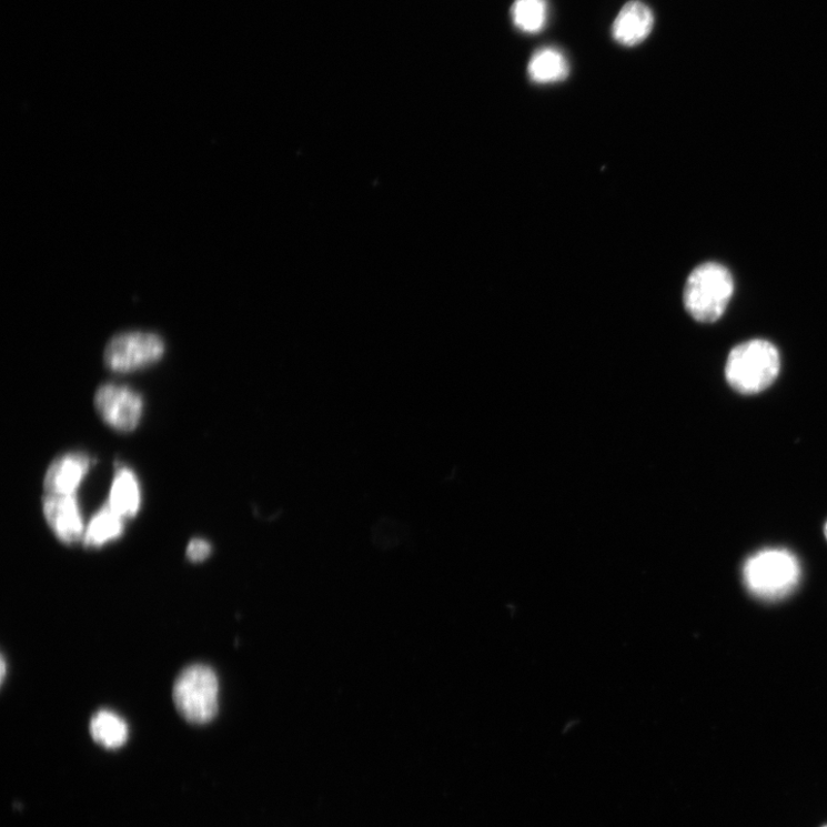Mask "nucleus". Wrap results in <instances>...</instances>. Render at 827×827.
<instances>
[{
  "mask_svg": "<svg viewBox=\"0 0 827 827\" xmlns=\"http://www.w3.org/2000/svg\"><path fill=\"white\" fill-rule=\"evenodd\" d=\"M108 504L123 518L138 514L141 506V490L134 473L127 468L118 472L111 487Z\"/></svg>",
  "mask_w": 827,
  "mask_h": 827,
  "instance_id": "11",
  "label": "nucleus"
},
{
  "mask_svg": "<svg viewBox=\"0 0 827 827\" xmlns=\"http://www.w3.org/2000/svg\"><path fill=\"white\" fill-rule=\"evenodd\" d=\"M43 511L54 535L62 543L75 544L82 539L85 531L75 494L46 493Z\"/></svg>",
  "mask_w": 827,
  "mask_h": 827,
  "instance_id": "7",
  "label": "nucleus"
},
{
  "mask_svg": "<svg viewBox=\"0 0 827 827\" xmlns=\"http://www.w3.org/2000/svg\"><path fill=\"white\" fill-rule=\"evenodd\" d=\"M569 73L566 54L554 47L538 49L527 63V77L536 84L558 83L565 81Z\"/></svg>",
  "mask_w": 827,
  "mask_h": 827,
  "instance_id": "10",
  "label": "nucleus"
},
{
  "mask_svg": "<svg viewBox=\"0 0 827 827\" xmlns=\"http://www.w3.org/2000/svg\"><path fill=\"white\" fill-rule=\"evenodd\" d=\"M94 406L99 415L121 433L135 430L143 413L141 395L129 387L105 384L94 395Z\"/></svg>",
  "mask_w": 827,
  "mask_h": 827,
  "instance_id": "6",
  "label": "nucleus"
},
{
  "mask_svg": "<svg viewBox=\"0 0 827 827\" xmlns=\"http://www.w3.org/2000/svg\"><path fill=\"white\" fill-rule=\"evenodd\" d=\"M744 578L757 597L781 598L799 583V561L785 549H765L746 562Z\"/></svg>",
  "mask_w": 827,
  "mask_h": 827,
  "instance_id": "3",
  "label": "nucleus"
},
{
  "mask_svg": "<svg viewBox=\"0 0 827 827\" xmlns=\"http://www.w3.org/2000/svg\"><path fill=\"white\" fill-rule=\"evenodd\" d=\"M824 534H825V537H826V539H827V522H826V524H825V526H824Z\"/></svg>",
  "mask_w": 827,
  "mask_h": 827,
  "instance_id": "17",
  "label": "nucleus"
},
{
  "mask_svg": "<svg viewBox=\"0 0 827 827\" xmlns=\"http://www.w3.org/2000/svg\"><path fill=\"white\" fill-rule=\"evenodd\" d=\"M90 458L81 453L65 454L52 462L44 478L46 493L73 495L90 468Z\"/></svg>",
  "mask_w": 827,
  "mask_h": 827,
  "instance_id": "9",
  "label": "nucleus"
},
{
  "mask_svg": "<svg viewBox=\"0 0 827 827\" xmlns=\"http://www.w3.org/2000/svg\"><path fill=\"white\" fill-rule=\"evenodd\" d=\"M211 552L212 547L206 541L193 539L188 546L186 555L192 562H201L208 558Z\"/></svg>",
  "mask_w": 827,
  "mask_h": 827,
  "instance_id": "15",
  "label": "nucleus"
},
{
  "mask_svg": "<svg viewBox=\"0 0 827 827\" xmlns=\"http://www.w3.org/2000/svg\"><path fill=\"white\" fill-rule=\"evenodd\" d=\"M174 703L188 722H211L219 709V682L215 673L201 665L185 669L175 683Z\"/></svg>",
  "mask_w": 827,
  "mask_h": 827,
  "instance_id": "4",
  "label": "nucleus"
},
{
  "mask_svg": "<svg viewBox=\"0 0 827 827\" xmlns=\"http://www.w3.org/2000/svg\"><path fill=\"white\" fill-rule=\"evenodd\" d=\"M164 353L163 341L155 334L123 333L113 337L104 353L105 365L115 373H130L152 365Z\"/></svg>",
  "mask_w": 827,
  "mask_h": 827,
  "instance_id": "5",
  "label": "nucleus"
},
{
  "mask_svg": "<svg viewBox=\"0 0 827 827\" xmlns=\"http://www.w3.org/2000/svg\"><path fill=\"white\" fill-rule=\"evenodd\" d=\"M90 732L95 743L109 749L124 745L129 735L127 723L109 710L99 712L92 717Z\"/></svg>",
  "mask_w": 827,
  "mask_h": 827,
  "instance_id": "13",
  "label": "nucleus"
},
{
  "mask_svg": "<svg viewBox=\"0 0 827 827\" xmlns=\"http://www.w3.org/2000/svg\"><path fill=\"white\" fill-rule=\"evenodd\" d=\"M735 281L729 270L716 262L700 264L688 276L684 289V306L696 321H718L729 306Z\"/></svg>",
  "mask_w": 827,
  "mask_h": 827,
  "instance_id": "2",
  "label": "nucleus"
},
{
  "mask_svg": "<svg viewBox=\"0 0 827 827\" xmlns=\"http://www.w3.org/2000/svg\"><path fill=\"white\" fill-rule=\"evenodd\" d=\"M780 354L766 340L737 345L727 356L725 377L740 394H757L771 386L780 373Z\"/></svg>",
  "mask_w": 827,
  "mask_h": 827,
  "instance_id": "1",
  "label": "nucleus"
},
{
  "mask_svg": "<svg viewBox=\"0 0 827 827\" xmlns=\"http://www.w3.org/2000/svg\"><path fill=\"white\" fill-rule=\"evenodd\" d=\"M547 0H515L511 9L514 27L526 36L542 32L548 21Z\"/></svg>",
  "mask_w": 827,
  "mask_h": 827,
  "instance_id": "12",
  "label": "nucleus"
},
{
  "mask_svg": "<svg viewBox=\"0 0 827 827\" xmlns=\"http://www.w3.org/2000/svg\"><path fill=\"white\" fill-rule=\"evenodd\" d=\"M122 532L123 517L107 504L90 521L84 533V544L89 547H99L119 538Z\"/></svg>",
  "mask_w": 827,
  "mask_h": 827,
  "instance_id": "14",
  "label": "nucleus"
},
{
  "mask_svg": "<svg viewBox=\"0 0 827 827\" xmlns=\"http://www.w3.org/2000/svg\"><path fill=\"white\" fill-rule=\"evenodd\" d=\"M6 670H7V668H6V659L3 658V659H2V678H3V679H4V677H6V673H7Z\"/></svg>",
  "mask_w": 827,
  "mask_h": 827,
  "instance_id": "16",
  "label": "nucleus"
},
{
  "mask_svg": "<svg viewBox=\"0 0 827 827\" xmlns=\"http://www.w3.org/2000/svg\"><path fill=\"white\" fill-rule=\"evenodd\" d=\"M655 17L641 0H631L618 12L612 26V38L621 47L635 48L652 34Z\"/></svg>",
  "mask_w": 827,
  "mask_h": 827,
  "instance_id": "8",
  "label": "nucleus"
}]
</instances>
